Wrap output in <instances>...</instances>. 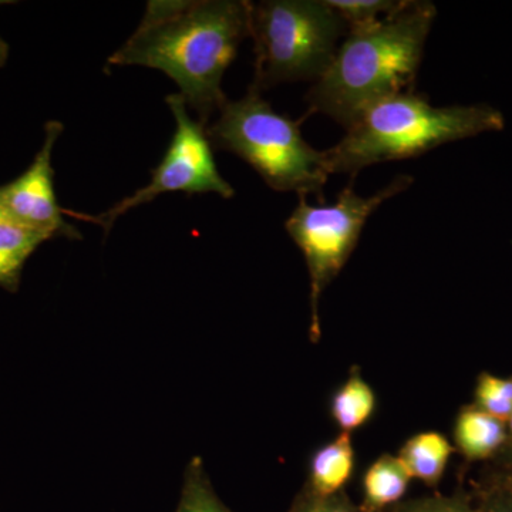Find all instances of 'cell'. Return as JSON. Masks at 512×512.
I'll return each mask as SVG.
<instances>
[{
  "label": "cell",
  "instance_id": "obj_1",
  "mask_svg": "<svg viewBox=\"0 0 512 512\" xmlns=\"http://www.w3.org/2000/svg\"><path fill=\"white\" fill-rule=\"evenodd\" d=\"M251 5L245 0L150 2L140 26L109 64L161 70L205 126L228 101L222 77L251 33Z\"/></svg>",
  "mask_w": 512,
  "mask_h": 512
},
{
  "label": "cell",
  "instance_id": "obj_2",
  "mask_svg": "<svg viewBox=\"0 0 512 512\" xmlns=\"http://www.w3.org/2000/svg\"><path fill=\"white\" fill-rule=\"evenodd\" d=\"M436 6L404 0L376 25L349 30L332 63L306 94L308 113L325 114L348 128L372 104L414 92Z\"/></svg>",
  "mask_w": 512,
  "mask_h": 512
},
{
  "label": "cell",
  "instance_id": "obj_3",
  "mask_svg": "<svg viewBox=\"0 0 512 512\" xmlns=\"http://www.w3.org/2000/svg\"><path fill=\"white\" fill-rule=\"evenodd\" d=\"M504 127L503 113L487 104L436 107L424 96L404 92L367 107L342 140L323 153L330 175L355 177L370 165L423 156L443 144Z\"/></svg>",
  "mask_w": 512,
  "mask_h": 512
},
{
  "label": "cell",
  "instance_id": "obj_4",
  "mask_svg": "<svg viewBox=\"0 0 512 512\" xmlns=\"http://www.w3.org/2000/svg\"><path fill=\"white\" fill-rule=\"evenodd\" d=\"M205 131L212 147L247 161L272 190L323 200L330 177L325 153L302 137L301 121L279 114L252 87L242 99L228 100Z\"/></svg>",
  "mask_w": 512,
  "mask_h": 512
},
{
  "label": "cell",
  "instance_id": "obj_5",
  "mask_svg": "<svg viewBox=\"0 0 512 512\" xmlns=\"http://www.w3.org/2000/svg\"><path fill=\"white\" fill-rule=\"evenodd\" d=\"M349 28L326 0H265L251 5L252 89L316 80L328 70Z\"/></svg>",
  "mask_w": 512,
  "mask_h": 512
},
{
  "label": "cell",
  "instance_id": "obj_6",
  "mask_svg": "<svg viewBox=\"0 0 512 512\" xmlns=\"http://www.w3.org/2000/svg\"><path fill=\"white\" fill-rule=\"evenodd\" d=\"M412 184V175H397L392 183L370 197H362L349 185L330 205H312L299 195L298 207L286 220L285 228L301 249L308 266L311 279L309 335L313 342H319L322 336L319 305L323 292L345 268L367 220L383 202L406 191Z\"/></svg>",
  "mask_w": 512,
  "mask_h": 512
},
{
  "label": "cell",
  "instance_id": "obj_7",
  "mask_svg": "<svg viewBox=\"0 0 512 512\" xmlns=\"http://www.w3.org/2000/svg\"><path fill=\"white\" fill-rule=\"evenodd\" d=\"M167 104L174 114L177 130L163 161L151 171L150 183L103 214L96 217L76 214L77 218L93 221L107 234L121 215L165 192L181 191L190 195L215 192L225 200L234 197V188L218 171L204 124L191 119L181 94L167 96Z\"/></svg>",
  "mask_w": 512,
  "mask_h": 512
},
{
  "label": "cell",
  "instance_id": "obj_8",
  "mask_svg": "<svg viewBox=\"0 0 512 512\" xmlns=\"http://www.w3.org/2000/svg\"><path fill=\"white\" fill-rule=\"evenodd\" d=\"M63 131L59 121H49L45 141L28 170L8 185L0 187V205L10 221L36 229L50 238H80V232L64 220V211L57 204L53 184V148Z\"/></svg>",
  "mask_w": 512,
  "mask_h": 512
},
{
  "label": "cell",
  "instance_id": "obj_9",
  "mask_svg": "<svg viewBox=\"0 0 512 512\" xmlns=\"http://www.w3.org/2000/svg\"><path fill=\"white\" fill-rule=\"evenodd\" d=\"M454 441L467 460H488L503 454L508 441V427L471 404L458 413Z\"/></svg>",
  "mask_w": 512,
  "mask_h": 512
},
{
  "label": "cell",
  "instance_id": "obj_10",
  "mask_svg": "<svg viewBox=\"0 0 512 512\" xmlns=\"http://www.w3.org/2000/svg\"><path fill=\"white\" fill-rule=\"evenodd\" d=\"M355 470V450L349 433H342L326 446L320 447L311 460L308 483L312 493L335 495L345 491Z\"/></svg>",
  "mask_w": 512,
  "mask_h": 512
},
{
  "label": "cell",
  "instance_id": "obj_11",
  "mask_svg": "<svg viewBox=\"0 0 512 512\" xmlns=\"http://www.w3.org/2000/svg\"><path fill=\"white\" fill-rule=\"evenodd\" d=\"M454 448L446 436L437 431L416 434L400 448L399 460L410 478L437 487L448 466Z\"/></svg>",
  "mask_w": 512,
  "mask_h": 512
},
{
  "label": "cell",
  "instance_id": "obj_12",
  "mask_svg": "<svg viewBox=\"0 0 512 512\" xmlns=\"http://www.w3.org/2000/svg\"><path fill=\"white\" fill-rule=\"evenodd\" d=\"M410 478L399 457L383 454L367 468L363 477V512H383L399 504L409 488Z\"/></svg>",
  "mask_w": 512,
  "mask_h": 512
},
{
  "label": "cell",
  "instance_id": "obj_13",
  "mask_svg": "<svg viewBox=\"0 0 512 512\" xmlns=\"http://www.w3.org/2000/svg\"><path fill=\"white\" fill-rule=\"evenodd\" d=\"M49 235L13 221L0 222V286L18 291L23 266Z\"/></svg>",
  "mask_w": 512,
  "mask_h": 512
},
{
  "label": "cell",
  "instance_id": "obj_14",
  "mask_svg": "<svg viewBox=\"0 0 512 512\" xmlns=\"http://www.w3.org/2000/svg\"><path fill=\"white\" fill-rule=\"evenodd\" d=\"M376 410V394L366 382L359 367L350 369L348 380L343 383L330 402V414L342 433H352L365 426Z\"/></svg>",
  "mask_w": 512,
  "mask_h": 512
},
{
  "label": "cell",
  "instance_id": "obj_15",
  "mask_svg": "<svg viewBox=\"0 0 512 512\" xmlns=\"http://www.w3.org/2000/svg\"><path fill=\"white\" fill-rule=\"evenodd\" d=\"M177 512H234L215 493L200 457L192 458L185 470Z\"/></svg>",
  "mask_w": 512,
  "mask_h": 512
},
{
  "label": "cell",
  "instance_id": "obj_16",
  "mask_svg": "<svg viewBox=\"0 0 512 512\" xmlns=\"http://www.w3.org/2000/svg\"><path fill=\"white\" fill-rule=\"evenodd\" d=\"M345 20L349 30L363 29L389 18L402 8L404 0H326ZM349 33V32H348Z\"/></svg>",
  "mask_w": 512,
  "mask_h": 512
},
{
  "label": "cell",
  "instance_id": "obj_17",
  "mask_svg": "<svg viewBox=\"0 0 512 512\" xmlns=\"http://www.w3.org/2000/svg\"><path fill=\"white\" fill-rule=\"evenodd\" d=\"M474 406L507 424L512 416V377L481 373L474 392Z\"/></svg>",
  "mask_w": 512,
  "mask_h": 512
},
{
  "label": "cell",
  "instance_id": "obj_18",
  "mask_svg": "<svg viewBox=\"0 0 512 512\" xmlns=\"http://www.w3.org/2000/svg\"><path fill=\"white\" fill-rule=\"evenodd\" d=\"M389 512H476L463 491L451 495H430L394 505Z\"/></svg>",
  "mask_w": 512,
  "mask_h": 512
},
{
  "label": "cell",
  "instance_id": "obj_19",
  "mask_svg": "<svg viewBox=\"0 0 512 512\" xmlns=\"http://www.w3.org/2000/svg\"><path fill=\"white\" fill-rule=\"evenodd\" d=\"M288 512H363L350 500L346 491L335 495H318L303 487Z\"/></svg>",
  "mask_w": 512,
  "mask_h": 512
},
{
  "label": "cell",
  "instance_id": "obj_20",
  "mask_svg": "<svg viewBox=\"0 0 512 512\" xmlns=\"http://www.w3.org/2000/svg\"><path fill=\"white\" fill-rule=\"evenodd\" d=\"M476 512H512V491L495 478L480 494Z\"/></svg>",
  "mask_w": 512,
  "mask_h": 512
},
{
  "label": "cell",
  "instance_id": "obj_21",
  "mask_svg": "<svg viewBox=\"0 0 512 512\" xmlns=\"http://www.w3.org/2000/svg\"><path fill=\"white\" fill-rule=\"evenodd\" d=\"M508 427V441L507 446H505V450L503 451V454L508 457V463H512V416L511 419L508 420L507 423Z\"/></svg>",
  "mask_w": 512,
  "mask_h": 512
},
{
  "label": "cell",
  "instance_id": "obj_22",
  "mask_svg": "<svg viewBox=\"0 0 512 512\" xmlns=\"http://www.w3.org/2000/svg\"><path fill=\"white\" fill-rule=\"evenodd\" d=\"M498 480L503 481V483L512 491V463L507 464V468H505L504 473L498 477Z\"/></svg>",
  "mask_w": 512,
  "mask_h": 512
},
{
  "label": "cell",
  "instance_id": "obj_23",
  "mask_svg": "<svg viewBox=\"0 0 512 512\" xmlns=\"http://www.w3.org/2000/svg\"><path fill=\"white\" fill-rule=\"evenodd\" d=\"M9 55V46L6 45L5 40L0 37V66H3L5 64L6 59H8Z\"/></svg>",
  "mask_w": 512,
  "mask_h": 512
},
{
  "label": "cell",
  "instance_id": "obj_24",
  "mask_svg": "<svg viewBox=\"0 0 512 512\" xmlns=\"http://www.w3.org/2000/svg\"><path fill=\"white\" fill-rule=\"evenodd\" d=\"M2 221H10L6 212L3 211L2 205H0V222Z\"/></svg>",
  "mask_w": 512,
  "mask_h": 512
}]
</instances>
